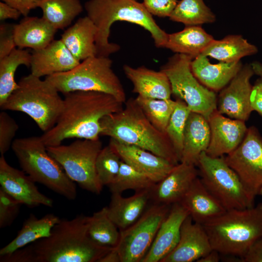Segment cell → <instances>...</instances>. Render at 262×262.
<instances>
[{
	"mask_svg": "<svg viewBox=\"0 0 262 262\" xmlns=\"http://www.w3.org/2000/svg\"><path fill=\"white\" fill-rule=\"evenodd\" d=\"M90 216L61 219L50 234L13 253L1 262H98L114 247L100 246L89 236Z\"/></svg>",
	"mask_w": 262,
	"mask_h": 262,
	"instance_id": "1",
	"label": "cell"
},
{
	"mask_svg": "<svg viewBox=\"0 0 262 262\" xmlns=\"http://www.w3.org/2000/svg\"><path fill=\"white\" fill-rule=\"evenodd\" d=\"M63 106L55 125L40 136L47 147L61 145L66 139H97L101 119L120 111L124 103L101 92L76 91L64 94Z\"/></svg>",
	"mask_w": 262,
	"mask_h": 262,
	"instance_id": "2",
	"label": "cell"
},
{
	"mask_svg": "<svg viewBox=\"0 0 262 262\" xmlns=\"http://www.w3.org/2000/svg\"><path fill=\"white\" fill-rule=\"evenodd\" d=\"M84 9L97 28L95 44L97 56L109 57L120 49L110 42L111 28L117 21L136 24L151 34L157 48H164L168 33L161 28L142 3L137 0H88Z\"/></svg>",
	"mask_w": 262,
	"mask_h": 262,
	"instance_id": "3",
	"label": "cell"
},
{
	"mask_svg": "<svg viewBox=\"0 0 262 262\" xmlns=\"http://www.w3.org/2000/svg\"><path fill=\"white\" fill-rule=\"evenodd\" d=\"M101 135L135 146L176 165L180 162L165 133L156 129L147 118L135 98H130L119 111L100 120Z\"/></svg>",
	"mask_w": 262,
	"mask_h": 262,
	"instance_id": "4",
	"label": "cell"
},
{
	"mask_svg": "<svg viewBox=\"0 0 262 262\" xmlns=\"http://www.w3.org/2000/svg\"><path fill=\"white\" fill-rule=\"evenodd\" d=\"M202 226L213 249L242 261L262 236V203L245 209L227 210Z\"/></svg>",
	"mask_w": 262,
	"mask_h": 262,
	"instance_id": "5",
	"label": "cell"
},
{
	"mask_svg": "<svg viewBox=\"0 0 262 262\" xmlns=\"http://www.w3.org/2000/svg\"><path fill=\"white\" fill-rule=\"evenodd\" d=\"M11 147L22 170L35 182L68 200L76 198L75 182L49 154L41 136L15 139Z\"/></svg>",
	"mask_w": 262,
	"mask_h": 262,
	"instance_id": "6",
	"label": "cell"
},
{
	"mask_svg": "<svg viewBox=\"0 0 262 262\" xmlns=\"http://www.w3.org/2000/svg\"><path fill=\"white\" fill-rule=\"evenodd\" d=\"M40 78L31 73L22 77L18 87L0 108L27 114L45 132L55 125L63 108V98L54 86Z\"/></svg>",
	"mask_w": 262,
	"mask_h": 262,
	"instance_id": "7",
	"label": "cell"
},
{
	"mask_svg": "<svg viewBox=\"0 0 262 262\" xmlns=\"http://www.w3.org/2000/svg\"><path fill=\"white\" fill-rule=\"evenodd\" d=\"M112 65L109 57L95 56L82 61L69 71L47 76L45 79L63 94L76 91H98L125 103V92Z\"/></svg>",
	"mask_w": 262,
	"mask_h": 262,
	"instance_id": "8",
	"label": "cell"
},
{
	"mask_svg": "<svg viewBox=\"0 0 262 262\" xmlns=\"http://www.w3.org/2000/svg\"><path fill=\"white\" fill-rule=\"evenodd\" d=\"M194 58L176 53L160 70L170 81L172 94L185 102L191 112L200 114L207 120L217 110L215 92L203 85L193 74L191 67Z\"/></svg>",
	"mask_w": 262,
	"mask_h": 262,
	"instance_id": "9",
	"label": "cell"
},
{
	"mask_svg": "<svg viewBox=\"0 0 262 262\" xmlns=\"http://www.w3.org/2000/svg\"><path fill=\"white\" fill-rule=\"evenodd\" d=\"M97 139H78L68 145L47 147L49 154L63 168L67 176L83 189L99 194L96 162L102 148Z\"/></svg>",
	"mask_w": 262,
	"mask_h": 262,
	"instance_id": "10",
	"label": "cell"
},
{
	"mask_svg": "<svg viewBox=\"0 0 262 262\" xmlns=\"http://www.w3.org/2000/svg\"><path fill=\"white\" fill-rule=\"evenodd\" d=\"M196 166L205 187L226 210L253 206L238 176L223 156L213 157L203 152Z\"/></svg>",
	"mask_w": 262,
	"mask_h": 262,
	"instance_id": "11",
	"label": "cell"
},
{
	"mask_svg": "<svg viewBox=\"0 0 262 262\" xmlns=\"http://www.w3.org/2000/svg\"><path fill=\"white\" fill-rule=\"evenodd\" d=\"M171 205L151 202L135 222L120 231L119 241L115 248L121 262H141Z\"/></svg>",
	"mask_w": 262,
	"mask_h": 262,
	"instance_id": "12",
	"label": "cell"
},
{
	"mask_svg": "<svg viewBox=\"0 0 262 262\" xmlns=\"http://www.w3.org/2000/svg\"><path fill=\"white\" fill-rule=\"evenodd\" d=\"M238 176L252 206L262 187V137L254 127L247 128L238 147L224 157Z\"/></svg>",
	"mask_w": 262,
	"mask_h": 262,
	"instance_id": "13",
	"label": "cell"
},
{
	"mask_svg": "<svg viewBox=\"0 0 262 262\" xmlns=\"http://www.w3.org/2000/svg\"><path fill=\"white\" fill-rule=\"evenodd\" d=\"M254 74L250 64L243 66L229 84L221 90L217 103L219 113L244 121L248 119L253 111L250 103L252 89L250 81Z\"/></svg>",
	"mask_w": 262,
	"mask_h": 262,
	"instance_id": "14",
	"label": "cell"
},
{
	"mask_svg": "<svg viewBox=\"0 0 262 262\" xmlns=\"http://www.w3.org/2000/svg\"><path fill=\"white\" fill-rule=\"evenodd\" d=\"M35 183L24 171L10 165L4 155H1L0 188L22 205L29 207L40 205L52 207L53 200L41 193Z\"/></svg>",
	"mask_w": 262,
	"mask_h": 262,
	"instance_id": "15",
	"label": "cell"
},
{
	"mask_svg": "<svg viewBox=\"0 0 262 262\" xmlns=\"http://www.w3.org/2000/svg\"><path fill=\"white\" fill-rule=\"evenodd\" d=\"M213 249L202 225L189 215L181 225L177 245L161 262H197Z\"/></svg>",
	"mask_w": 262,
	"mask_h": 262,
	"instance_id": "16",
	"label": "cell"
},
{
	"mask_svg": "<svg viewBox=\"0 0 262 262\" xmlns=\"http://www.w3.org/2000/svg\"><path fill=\"white\" fill-rule=\"evenodd\" d=\"M208 121L211 138L205 152L213 157H222L233 151L242 142L247 130L244 121L227 118L217 110Z\"/></svg>",
	"mask_w": 262,
	"mask_h": 262,
	"instance_id": "17",
	"label": "cell"
},
{
	"mask_svg": "<svg viewBox=\"0 0 262 262\" xmlns=\"http://www.w3.org/2000/svg\"><path fill=\"white\" fill-rule=\"evenodd\" d=\"M198 177L196 165L179 163L149 189L151 202L169 205L180 202Z\"/></svg>",
	"mask_w": 262,
	"mask_h": 262,
	"instance_id": "18",
	"label": "cell"
},
{
	"mask_svg": "<svg viewBox=\"0 0 262 262\" xmlns=\"http://www.w3.org/2000/svg\"><path fill=\"white\" fill-rule=\"evenodd\" d=\"M121 159L157 183L175 166L168 160L145 149L110 138L109 144Z\"/></svg>",
	"mask_w": 262,
	"mask_h": 262,
	"instance_id": "19",
	"label": "cell"
},
{
	"mask_svg": "<svg viewBox=\"0 0 262 262\" xmlns=\"http://www.w3.org/2000/svg\"><path fill=\"white\" fill-rule=\"evenodd\" d=\"M189 215L188 212L180 203L172 204L141 262H161L177 245L181 225Z\"/></svg>",
	"mask_w": 262,
	"mask_h": 262,
	"instance_id": "20",
	"label": "cell"
},
{
	"mask_svg": "<svg viewBox=\"0 0 262 262\" xmlns=\"http://www.w3.org/2000/svg\"><path fill=\"white\" fill-rule=\"evenodd\" d=\"M81 62L70 53L62 40H53L45 48L33 50L31 74L41 78L69 71Z\"/></svg>",
	"mask_w": 262,
	"mask_h": 262,
	"instance_id": "21",
	"label": "cell"
},
{
	"mask_svg": "<svg viewBox=\"0 0 262 262\" xmlns=\"http://www.w3.org/2000/svg\"><path fill=\"white\" fill-rule=\"evenodd\" d=\"M123 69L132 84L133 93L137 96L151 98H171L170 82L162 70L156 71L144 66L133 67L128 65H125Z\"/></svg>",
	"mask_w": 262,
	"mask_h": 262,
	"instance_id": "22",
	"label": "cell"
},
{
	"mask_svg": "<svg viewBox=\"0 0 262 262\" xmlns=\"http://www.w3.org/2000/svg\"><path fill=\"white\" fill-rule=\"evenodd\" d=\"M149 189L136 191L128 197L112 193L110 204L106 206L107 213L120 231L135 222L147 209L151 202Z\"/></svg>",
	"mask_w": 262,
	"mask_h": 262,
	"instance_id": "23",
	"label": "cell"
},
{
	"mask_svg": "<svg viewBox=\"0 0 262 262\" xmlns=\"http://www.w3.org/2000/svg\"><path fill=\"white\" fill-rule=\"evenodd\" d=\"M179 203L187 210L194 222L201 225L227 211L205 187L198 177Z\"/></svg>",
	"mask_w": 262,
	"mask_h": 262,
	"instance_id": "24",
	"label": "cell"
},
{
	"mask_svg": "<svg viewBox=\"0 0 262 262\" xmlns=\"http://www.w3.org/2000/svg\"><path fill=\"white\" fill-rule=\"evenodd\" d=\"M243 66L241 62L211 63L207 57L200 54L191 62L192 71L203 85L213 91L226 86Z\"/></svg>",
	"mask_w": 262,
	"mask_h": 262,
	"instance_id": "25",
	"label": "cell"
},
{
	"mask_svg": "<svg viewBox=\"0 0 262 262\" xmlns=\"http://www.w3.org/2000/svg\"><path fill=\"white\" fill-rule=\"evenodd\" d=\"M210 138L208 121L200 114L191 112L185 126L180 162L196 166L200 154L207 149Z\"/></svg>",
	"mask_w": 262,
	"mask_h": 262,
	"instance_id": "26",
	"label": "cell"
},
{
	"mask_svg": "<svg viewBox=\"0 0 262 262\" xmlns=\"http://www.w3.org/2000/svg\"><path fill=\"white\" fill-rule=\"evenodd\" d=\"M57 30L43 17L24 16L14 25V35L16 47L43 49L54 40Z\"/></svg>",
	"mask_w": 262,
	"mask_h": 262,
	"instance_id": "27",
	"label": "cell"
},
{
	"mask_svg": "<svg viewBox=\"0 0 262 262\" xmlns=\"http://www.w3.org/2000/svg\"><path fill=\"white\" fill-rule=\"evenodd\" d=\"M96 33V26L86 16L79 18L66 30L61 39L73 56L81 62L97 56Z\"/></svg>",
	"mask_w": 262,
	"mask_h": 262,
	"instance_id": "28",
	"label": "cell"
},
{
	"mask_svg": "<svg viewBox=\"0 0 262 262\" xmlns=\"http://www.w3.org/2000/svg\"><path fill=\"white\" fill-rule=\"evenodd\" d=\"M60 220L53 213H48L40 218L30 214L15 238L0 249V257L9 255L40 239L49 236Z\"/></svg>",
	"mask_w": 262,
	"mask_h": 262,
	"instance_id": "29",
	"label": "cell"
},
{
	"mask_svg": "<svg viewBox=\"0 0 262 262\" xmlns=\"http://www.w3.org/2000/svg\"><path fill=\"white\" fill-rule=\"evenodd\" d=\"M214 39L200 25L186 26L181 31L168 34L164 48L194 59Z\"/></svg>",
	"mask_w": 262,
	"mask_h": 262,
	"instance_id": "30",
	"label": "cell"
},
{
	"mask_svg": "<svg viewBox=\"0 0 262 262\" xmlns=\"http://www.w3.org/2000/svg\"><path fill=\"white\" fill-rule=\"evenodd\" d=\"M258 48L240 35H229L221 40L214 39L201 54L220 62H238L243 57L256 54Z\"/></svg>",
	"mask_w": 262,
	"mask_h": 262,
	"instance_id": "31",
	"label": "cell"
},
{
	"mask_svg": "<svg viewBox=\"0 0 262 262\" xmlns=\"http://www.w3.org/2000/svg\"><path fill=\"white\" fill-rule=\"evenodd\" d=\"M31 53L28 50L16 48L10 54L0 59V107L18 87L15 81L18 67H30Z\"/></svg>",
	"mask_w": 262,
	"mask_h": 262,
	"instance_id": "32",
	"label": "cell"
},
{
	"mask_svg": "<svg viewBox=\"0 0 262 262\" xmlns=\"http://www.w3.org/2000/svg\"><path fill=\"white\" fill-rule=\"evenodd\" d=\"M38 7L42 17L57 30L69 26L83 11L80 0H42Z\"/></svg>",
	"mask_w": 262,
	"mask_h": 262,
	"instance_id": "33",
	"label": "cell"
},
{
	"mask_svg": "<svg viewBox=\"0 0 262 262\" xmlns=\"http://www.w3.org/2000/svg\"><path fill=\"white\" fill-rule=\"evenodd\" d=\"M170 20L185 26L200 25L214 22L215 15L203 0H181L169 17Z\"/></svg>",
	"mask_w": 262,
	"mask_h": 262,
	"instance_id": "34",
	"label": "cell"
},
{
	"mask_svg": "<svg viewBox=\"0 0 262 262\" xmlns=\"http://www.w3.org/2000/svg\"><path fill=\"white\" fill-rule=\"evenodd\" d=\"M88 233L97 244L109 247H115L120 237L119 229L108 215L107 207L90 216Z\"/></svg>",
	"mask_w": 262,
	"mask_h": 262,
	"instance_id": "35",
	"label": "cell"
},
{
	"mask_svg": "<svg viewBox=\"0 0 262 262\" xmlns=\"http://www.w3.org/2000/svg\"><path fill=\"white\" fill-rule=\"evenodd\" d=\"M137 103L152 124L160 131H165L176 105V100L144 98L137 96Z\"/></svg>",
	"mask_w": 262,
	"mask_h": 262,
	"instance_id": "36",
	"label": "cell"
},
{
	"mask_svg": "<svg viewBox=\"0 0 262 262\" xmlns=\"http://www.w3.org/2000/svg\"><path fill=\"white\" fill-rule=\"evenodd\" d=\"M155 183L147 176L121 160L117 176L108 186L111 193L121 194L127 190L136 192L148 189Z\"/></svg>",
	"mask_w": 262,
	"mask_h": 262,
	"instance_id": "37",
	"label": "cell"
},
{
	"mask_svg": "<svg viewBox=\"0 0 262 262\" xmlns=\"http://www.w3.org/2000/svg\"><path fill=\"white\" fill-rule=\"evenodd\" d=\"M191 112L184 101L177 98L175 109L165 131L180 163L183 149L185 126Z\"/></svg>",
	"mask_w": 262,
	"mask_h": 262,
	"instance_id": "38",
	"label": "cell"
},
{
	"mask_svg": "<svg viewBox=\"0 0 262 262\" xmlns=\"http://www.w3.org/2000/svg\"><path fill=\"white\" fill-rule=\"evenodd\" d=\"M121 159L118 154L109 144L102 147L96 162V170L101 185L108 186L117 176Z\"/></svg>",
	"mask_w": 262,
	"mask_h": 262,
	"instance_id": "39",
	"label": "cell"
},
{
	"mask_svg": "<svg viewBox=\"0 0 262 262\" xmlns=\"http://www.w3.org/2000/svg\"><path fill=\"white\" fill-rule=\"evenodd\" d=\"M21 203L0 188V228L12 225L19 214Z\"/></svg>",
	"mask_w": 262,
	"mask_h": 262,
	"instance_id": "40",
	"label": "cell"
},
{
	"mask_svg": "<svg viewBox=\"0 0 262 262\" xmlns=\"http://www.w3.org/2000/svg\"><path fill=\"white\" fill-rule=\"evenodd\" d=\"M18 125L8 114L0 113V153L4 155L12 147Z\"/></svg>",
	"mask_w": 262,
	"mask_h": 262,
	"instance_id": "41",
	"label": "cell"
},
{
	"mask_svg": "<svg viewBox=\"0 0 262 262\" xmlns=\"http://www.w3.org/2000/svg\"><path fill=\"white\" fill-rule=\"evenodd\" d=\"M178 2L177 0H143L142 3L152 16L169 17Z\"/></svg>",
	"mask_w": 262,
	"mask_h": 262,
	"instance_id": "42",
	"label": "cell"
},
{
	"mask_svg": "<svg viewBox=\"0 0 262 262\" xmlns=\"http://www.w3.org/2000/svg\"><path fill=\"white\" fill-rule=\"evenodd\" d=\"M16 48L14 35V25L2 23L0 25V59Z\"/></svg>",
	"mask_w": 262,
	"mask_h": 262,
	"instance_id": "43",
	"label": "cell"
},
{
	"mask_svg": "<svg viewBox=\"0 0 262 262\" xmlns=\"http://www.w3.org/2000/svg\"><path fill=\"white\" fill-rule=\"evenodd\" d=\"M18 10L24 16H28L30 11L38 7L42 0H1Z\"/></svg>",
	"mask_w": 262,
	"mask_h": 262,
	"instance_id": "44",
	"label": "cell"
},
{
	"mask_svg": "<svg viewBox=\"0 0 262 262\" xmlns=\"http://www.w3.org/2000/svg\"><path fill=\"white\" fill-rule=\"evenodd\" d=\"M250 103L253 111H256L262 116V80L261 79L252 86Z\"/></svg>",
	"mask_w": 262,
	"mask_h": 262,
	"instance_id": "45",
	"label": "cell"
},
{
	"mask_svg": "<svg viewBox=\"0 0 262 262\" xmlns=\"http://www.w3.org/2000/svg\"><path fill=\"white\" fill-rule=\"evenodd\" d=\"M241 262H262V236L252 245Z\"/></svg>",
	"mask_w": 262,
	"mask_h": 262,
	"instance_id": "46",
	"label": "cell"
},
{
	"mask_svg": "<svg viewBox=\"0 0 262 262\" xmlns=\"http://www.w3.org/2000/svg\"><path fill=\"white\" fill-rule=\"evenodd\" d=\"M21 13L16 9L6 3L0 2V20L3 21L7 19H17Z\"/></svg>",
	"mask_w": 262,
	"mask_h": 262,
	"instance_id": "47",
	"label": "cell"
},
{
	"mask_svg": "<svg viewBox=\"0 0 262 262\" xmlns=\"http://www.w3.org/2000/svg\"><path fill=\"white\" fill-rule=\"evenodd\" d=\"M98 262H121L119 254L115 247L113 248Z\"/></svg>",
	"mask_w": 262,
	"mask_h": 262,
	"instance_id": "48",
	"label": "cell"
},
{
	"mask_svg": "<svg viewBox=\"0 0 262 262\" xmlns=\"http://www.w3.org/2000/svg\"><path fill=\"white\" fill-rule=\"evenodd\" d=\"M220 253L213 249L205 256L199 259L197 262H218L220 260Z\"/></svg>",
	"mask_w": 262,
	"mask_h": 262,
	"instance_id": "49",
	"label": "cell"
},
{
	"mask_svg": "<svg viewBox=\"0 0 262 262\" xmlns=\"http://www.w3.org/2000/svg\"><path fill=\"white\" fill-rule=\"evenodd\" d=\"M250 65L254 71V74L259 76L262 80V63L258 61H255Z\"/></svg>",
	"mask_w": 262,
	"mask_h": 262,
	"instance_id": "50",
	"label": "cell"
},
{
	"mask_svg": "<svg viewBox=\"0 0 262 262\" xmlns=\"http://www.w3.org/2000/svg\"><path fill=\"white\" fill-rule=\"evenodd\" d=\"M258 195L262 196V187L260 189V190L259 191V193H258Z\"/></svg>",
	"mask_w": 262,
	"mask_h": 262,
	"instance_id": "51",
	"label": "cell"
}]
</instances>
